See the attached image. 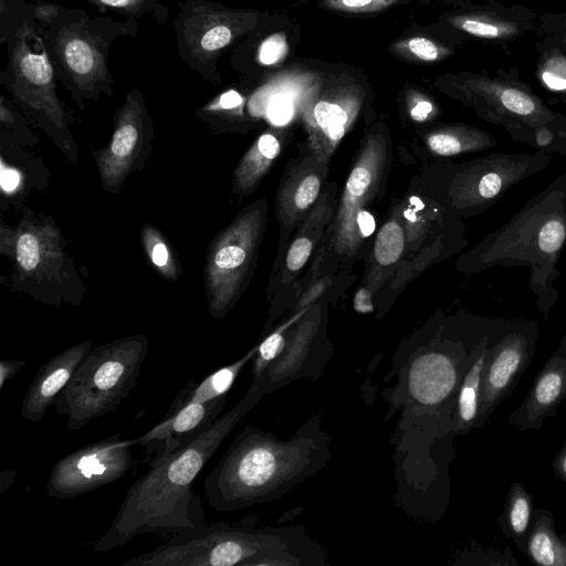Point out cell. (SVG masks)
Listing matches in <instances>:
<instances>
[{"label": "cell", "instance_id": "1", "mask_svg": "<svg viewBox=\"0 0 566 566\" xmlns=\"http://www.w3.org/2000/svg\"><path fill=\"white\" fill-rule=\"evenodd\" d=\"M265 395L252 381L245 395L196 439L151 459L149 470L130 485L109 528L95 542L94 551L118 548L146 533L169 537L205 522L203 505L192 483L240 420Z\"/></svg>", "mask_w": 566, "mask_h": 566}, {"label": "cell", "instance_id": "2", "mask_svg": "<svg viewBox=\"0 0 566 566\" xmlns=\"http://www.w3.org/2000/svg\"><path fill=\"white\" fill-rule=\"evenodd\" d=\"M331 443L319 415H312L287 440L248 424L206 476L205 499L219 513L280 499L325 468Z\"/></svg>", "mask_w": 566, "mask_h": 566}, {"label": "cell", "instance_id": "3", "mask_svg": "<svg viewBox=\"0 0 566 566\" xmlns=\"http://www.w3.org/2000/svg\"><path fill=\"white\" fill-rule=\"evenodd\" d=\"M565 245L566 171L460 256L457 266L470 275L494 266L527 268L528 287L546 321L559 297L555 282L560 277L558 261Z\"/></svg>", "mask_w": 566, "mask_h": 566}, {"label": "cell", "instance_id": "4", "mask_svg": "<svg viewBox=\"0 0 566 566\" xmlns=\"http://www.w3.org/2000/svg\"><path fill=\"white\" fill-rule=\"evenodd\" d=\"M323 547L304 526L259 527L256 517L237 524L206 521L182 530L122 566H323Z\"/></svg>", "mask_w": 566, "mask_h": 566}, {"label": "cell", "instance_id": "5", "mask_svg": "<svg viewBox=\"0 0 566 566\" xmlns=\"http://www.w3.org/2000/svg\"><path fill=\"white\" fill-rule=\"evenodd\" d=\"M444 90L476 116L501 126L517 143L549 155L566 156V116L549 108L520 78L517 67L462 72L444 80Z\"/></svg>", "mask_w": 566, "mask_h": 566}, {"label": "cell", "instance_id": "6", "mask_svg": "<svg viewBox=\"0 0 566 566\" xmlns=\"http://www.w3.org/2000/svg\"><path fill=\"white\" fill-rule=\"evenodd\" d=\"M390 161L389 134L386 128L375 127L365 134L354 157L335 216L313 265L317 273L321 269L332 272L349 266L358 255L365 239L375 229L367 207L385 190Z\"/></svg>", "mask_w": 566, "mask_h": 566}, {"label": "cell", "instance_id": "7", "mask_svg": "<svg viewBox=\"0 0 566 566\" xmlns=\"http://www.w3.org/2000/svg\"><path fill=\"white\" fill-rule=\"evenodd\" d=\"M145 335L96 345L84 358L53 406L66 416L65 428L78 430L115 410L135 388L148 352Z\"/></svg>", "mask_w": 566, "mask_h": 566}, {"label": "cell", "instance_id": "8", "mask_svg": "<svg viewBox=\"0 0 566 566\" xmlns=\"http://www.w3.org/2000/svg\"><path fill=\"white\" fill-rule=\"evenodd\" d=\"M493 322L478 317L465 335L452 336L447 329L418 350L402 380L403 399L411 402L412 410L437 413L451 426L462 379Z\"/></svg>", "mask_w": 566, "mask_h": 566}, {"label": "cell", "instance_id": "9", "mask_svg": "<svg viewBox=\"0 0 566 566\" xmlns=\"http://www.w3.org/2000/svg\"><path fill=\"white\" fill-rule=\"evenodd\" d=\"M268 202L247 207L211 242L205 266L209 313L222 318L237 303L253 274L265 231Z\"/></svg>", "mask_w": 566, "mask_h": 566}, {"label": "cell", "instance_id": "10", "mask_svg": "<svg viewBox=\"0 0 566 566\" xmlns=\"http://www.w3.org/2000/svg\"><path fill=\"white\" fill-rule=\"evenodd\" d=\"M552 155L536 150L493 153L461 165H451L443 191L444 207L455 217L480 214L514 185L549 166Z\"/></svg>", "mask_w": 566, "mask_h": 566}, {"label": "cell", "instance_id": "11", "mask_svg": "<svg viewBox=\"0 0 566 566\" xmlns=\"http://www.w3.org/2000/svg\"><path fill=\"white\" fill-rule=\"evenodd\" d=\"M541 327L535 321L502 319L485 358L480 400L483 426L499 405L515 389L535 354Z\"/></svg>", "mask_w": 566, "mask_h": 566}, {"label": "cell", "instance_id": "12", "mask_svg": "<svg viewBox=\"0 0 566 566\" xmlns=\"http://www.w3.org/2000/svg\"><path fill=\"white\" fill-rule=\"evenodd\" d=\"M133 439L122 440L120 433H114L69 453L53 465L48 495L74 499L122 479L133 465Z\"/></svg>", "mask_w": 566, "mask_h": 566}, {"label": "cell", "instance_id": "13", "mask_svg": "<svg viewBox=\"0 0 566 566\" xmlns=\"http://www.w3.org/2000/svg\"><path fill=\"white\" fill-rule=\"evenodd\" d=\"M322 304H313L291 327L285 346L258 382L268 394L302 378L317 380L333 355Z\"/></svg>", "mask_w": 566, "mask_h": 566}, {"label": "cell", "instance_id": "14", "mask_svg": "<svg viewBox=\"0 0 566 566\" xmlns=\"http://www.w3.org/2000/svg\"><path fill=\"white\" fill-rule=\"evenodd\" d=\"M328 165L306 142L300 145L298 155L286 164L275 196L280 248L274 269L279 263L280 270L293 230L301 224L326 187Z\"/></svg>", "mask_w": 566, "mask_h": 566}, {"label": "cell", "instance_id": "15", "mask_svg": "<svg viewBox=\"0 0 566 566\" xmlns=\"http://www.w3.org/2000/svg\"><path fill=\"white\" fill-rule=\"evenodd\" d=\"M538 15L524 4L488 0L484 3L465 2L446 20L463 38L504 46L535 35Z\"/></svg>", "mask_w": 566, "mask_h": 566}, {"label": "cell", "instance_id": "16", "mask_svg": "<svg viewBox=\"0 0 566 566\" xmlns=\"http://www.w3.org/2000/svg\"><path fill=\"white\" fill-rule=\"evenodd\" d=\"M566 400V333L534 377L526 397L506 421L521 431L539 430Z\"/></svg>", "mask_w": 566, "mask_h": 566}, {"label": "cell", "instance_id": "17", "mask_svg": "<svg viewBox=\"0 0 566 566\" xmlns=\"http://www.w3.org/2000/svg\"><path fill=\"white\" fill-rule=\"evenodd\" d=\"M227 397L186 405L171 415H165L149 431L133 439L134 446H143L146 450L143 462L171 453L196 439L220 417Z\"/></svg>", "mask_w": 566, "mask_h": 566}, {"label": "cell", "instance_id": "18", "mask_svg": "<svg viewBox=\"0 0 566 566\" xmlns=\"http://www.w3.org/2000/svg\"><path fill=\"white\" fill-rule=\"evenodd\" d=\"M93 347L91 340L75 344L39 368L22 400L20 413L23 419L36 422L45 416L56 395L66 386Z\"/></svg>", "mask_w": 566, "mask_h": 566}, {"label": "cell", "instance_id": "19", "mask_svg": "<svg viewBox=\"0 0 566 566\" xmlns=\"http://www.w3.org/2000/svg\"><path fill=\"white\" fill-rule=\"evenodd\" d=\"M359 111L356 97L319 98L304 111L306 143L323 160H331L340 140L349 132Z\"/></svg>", "mask_w": 566, "mask_h": 566}, {"label": "cell", "instance_id": "20", "mask_svg": "<svg viewBox=\"0 0 566 566\" xmlns=\"http://www.w3.org/2000/svg\"><path fill=\"white\" fill-rule=\"evenodd\" d=\"M337 185H326L318 200L296 229L279 272V287L290 284L308 262L316 245L322 242L336 211Z\"/></svg>", "mask_w": 566, "mask_h": 566}, {"label": "cell", "instance_id": "21", "mask_svg": "<svg viewBox=\"0 0 566 566\" xmlns=\"http://www.w3.org/2000/svg\"><path fill=\"white\" fill-rule=\"evenodd\" d=\"M148 142L143 127L134 119H124L116 127L112 140L97 155V166L104 187L116 192L127 175L142 159Z\"/></svg>", "mask_w": 566, "mask_h": 566}, {"label": "cell", "instance_id": "22", "mask_svg": "<svg viewBox=\"0 0 566 566\" xmlns=\"http://www.w3.org/2000/svg\"><path fill=\"white\" fill-rule=\"evenodd\" d=\"M287 139L283 128L263 132L243 155L233 171V191L240 200L252 193L281 156Z\"/></svg>", "mask_w": 566, "mask_h": 566}, {"label": "cell", "instance_id": "23", "mask_svg": "<svg viewBox=\"0 0 566 566\" xmlns=\"http://www.w3.org/2000/svg\"><path fill=\"white\" fill-rule=\"evenodd\" d=\"M502 319L503 318H494L492 326L481 338L478 354L462 379L457 396L450 433L455 436L465 434L481 427L480 400L482 371L490 343Z\"/></svg>", "mask_w": 566, "mask_h": 566}, {"label": "cell", "instance_id": "24", "mask_svg": "<svg viewBox=\"0 0 566 566\" xmlns=\"http://www.w3.org/2000/svg\"><path fill=\"white\" fill-rule=\"evenodd\" d=\"M406 240L402 208L396 207L375 239L373 265L367 276V287L373 293L381 286L387 275L400 261L407 243Z\"/></svg>", "mask_w": 566, "mask_h": 566}, {"label": "cell", "instance_id": "25", "mask_svg": "<svg viewBox=\"0 0 566 566\" xmlns=\"http://www.w3.org/2000/svg\"><path fill=\"white\" fill-rule=\"evenodd\" d=\"M429 151L440 157L484 151L496 147L497 140L488 132L467 124H448L424 135Z\"/></svg>", "mask_w": 566, "mask_h": 566}, {"label": "cell", "instance_id": "26", "mask_svg": "<svg viewBox=\"0 0 566 566\" xmlns=\"http://www.w3.org/2000/svg\"><path fill=\"white\" fill-rule=\"evenodd\" d=\"M256 349L258 344L239 359L217 369L200 381H190L177 394L166 415H171L189 403L207 402L228 396L243 367L254 358Z\"/></svg>", "mask_w": 566, "mask_h": 566}, {"label": "cell", "instance_id": "27", "mask_svg": "<svg viewBox=\"0 0 566 566\" xmlns=\"http://www.w3.org/2000/svg\"><path fill=\"white\" fill-rule=\"evenodd\" d=\"M524 554L537 565L566 566V534L557 533L549 510H534Z\"/></svg>", "mask_w": 566, "mask_h": 566}, {"label": "cell", "instance_id": "28", "mask_svg": "<svg viewBox=\"0 0 566 566\" xmlns=\"http://www.w3.org/2000/svg\"><path fill=\"white\" fill-rule=\"evenodd\" d=\"M534 510V496L524 484L513 483L506 493L499 524L503 536L512 541L516 549L523 554Z\"/></svg>", "mask_w": 566, "mask_h": 566}, {"label": "cell", "instance_id": "29", "mask_svg": "<svg viewBox=\"0 0 566 566\" xmlns=\"http://www.w3.org/2000/svg\"><path fill=\"white\" fill-rule=\"evenodd\" d=\"M54 253L53 234L23 227L17 237L14 244L15 262L20 271L25 274L36 273L46 265Z\"/></svg>", "mask_w": 566, "mask_h": 566}, {"label": "cell", "instance_id": "30", "mask_svg": "<svg viewBox=\"0 0 566 566\" xmlns=\"http://www.w3.org/2000/svg\"><path fill=\"white\" fill-rule=\"evenodd\" d=\"M310 307L293 312L292 315L280 326L269 332V334L258 344V349L252 359V381H258L271 363L283 350L291 327L306 313Z\"/></svg>", "mask_w": 566, "mask_h": 566}, {"label": "cell", "instance_id": "31", "mask_svg": "<svg viewBox=\"0 0 566 566\" xmlns=\"http://www.w3.org/2000/svg\"><path fill=\"white\" fill-rule=\"evenodd\" d=\"M538 61L536 76L548 91L558 95L566 103V54L548 48L537 49Z\"/></svg>", "mask_w": 566, "mask_h": 566}, {"label": "cell", "instance_id": "32", "mask_svg": "<svg viewBox=\"0 0 566 566\" xmlns=\"http://www.w3.org/2000/svg\"><path fill=\"white\" fill-rule=\"evenodd\" d=\"M143 244L153 265L169 280L178 276L175 258L160 232L151 226H145L142 233Z\"/></svg>", "mask_w": 566, "mask_h": 566}, {"label": "cell", "instance_id": "33", "mask_svg": "<svg viewBox=\"0 0 566 566\" xmlns=\"http://www.w3.org/2000/svg\"><path fill=\"white\" fill-rule=\"evenodd\" d=\"M535 35V49L553 48L566 54V11L539 14Z\"/></svg>", "mask_w": 566, "mask_h": 566}, {"label": "cell", "instance_id": "34", "mask_svg": "<svg viewBox=\"0 0 566 566\" xmlns=\"http://www.w3.org/2000/svg\"><path fill=\"white\" fill-rule=\"evenodd\" d=\"M69 66L76 73L86 74L94 65V56L88 44L82 40H73L65 48Z\"/></svg>", "mask_w": 566, "mask_h": 566}, {"label": "cell", "instance_id": "35", "mask_svg": "<svg viewBox=\"0 0 566 566\" xmlns=\"http://www.w3.org/2000/svg\"><path fill=\"white\" fill-rule=\"evenodd\" d=\"M20 65L24 76L36 85H44L52 78V67L44 54H28Z\"/></svg>", "mask_w": 566, "mask_h": 566}, {"label": "cell", "instance_id": "36", "mask_svg": "<svg viewBox=\"0 0 566 566\" xmlns=\"http://www.w3.org/2000/svg\"><path fill=\"white\" fill-rule=\"evenodd\" d=\"M407 46L416 57L427 62L437 61L450 54V50L446 49L444 46H440L433 41L422 36L410 39L407 43Z\"/></svg>", "mask_w": 566, "mask_h": 566}, {"label": "cell", "instance_id": "37", "mask_svg": "<svg viewBox=\"0 0 566 566\" xmlns=\"http://www.w3.org/2000/svg\"><path fill=\"white\" fill-rule=\"evenodd\" d=\"M397 0H326L333 9L350 12L375 11L390 6Z\"/></svg>", "mask_w": 566, "mask_h": 566}, {"label": "cell", "instance_id": "38", "mask_svg": "<svg viewBox=\"0 0 566 566\" xmlns=\"http://www.w3.org/2000/svg\"><path fill=\"white\" fill-rule=\"evenodd\" d=\"M286 52V43L282 35L275 34L265 40L260 49V60L264 64L277 62Z\"/></svg>", "mask_w": 566, "mask_h": 566}, {"label": "cell", "instance_id": "39", "mask_svg": "<svg viewBox=\"0 0 566 566\" xmlns=\"http://www.w3.org/2000/svg\"><path fill=\"white\" fill-rule=\"evenodd\" d=\"M293 114L291 101L284 95L274 96L269 105V118L275 125H285Z\"/></svg>", "mask_w": 566, "mask_h": 566}, {"label": "cell", "instance_id": "40", "mask_svg": "<svg viewBox=\"0 0 566 566\" xmlns=\"http://www.w3.org/2000/svg\"><path fill=\"white\" fill-rule=\"evenodd\" d=\"M231 40V31L224 25H218L205 33L201 46L207 51H214L227 45Z\"/></svg>", "mask_w": 566, "mask_h": 566}, {"label": "cell", "instance_id": "41", "mask_svg": "<svg viewBox=\"0 0 566 566\" xmlns=\"http://www.w3.org/2000/svg\"><path fill=\"white\" fill-rule=\"evenodd\" d=\"M28 364V359L17 360L8 359L0 360V390L15 377L20 369Z\"/></svg>", "mask_w": 566, "mask_h": 566}, {"label": "cell", "instance_id": "42", "mask_svg": "<svg viewBox=\"0 0 566 566\" xmlns=\"http://www.w3.org/2000/svg\"><path fill=\"white\" fill-rule=\"evenodd\" d=\"M373 292L367 287H360L354 295L353 307L359 314H368L374 312V303L371 300Z\"/></svg>", "mask_w": 566, "mask_h": 566}, {"label": "cell", "instance_id": "43", "mask_svg": "<svg viewBox=\"0 0 566 566\" xmlns=\"http://www.w3.org/2000/svg\"><path fill=\"white\" fill-rule=\"evenodd\" d=\"M21 181L20 174L18 170L7 167L2 161L0 172V184L4 192L11 193L19 187Z\"/></svg>", "mask_w": 566, "mask_h": 566}, {"label": "cell", "instance_id": "44", "mask_svg": "<svg viewBox=\"0 0 566 566\" xmlns=\"http://www.w3.org/2000/svg\"><path fill=\"white\" fill-rule=\"evenodd\" d=\"M552 467L556 479L566 484V440L554 457Z\"/></svg>", "mask_w": 566, "mask_h": 566}, {"label": "cell", "instance_id": "45", "mask_svg": "<svg viewBox=\"0 0 566 566\" xmlns=\"http://www.w3.org/2000/svg\"><path fill=\"white\" fill-rule=\"evenodd\" d=\"M433 112V105L426 99H421L417 102L410 108V117L416 122H424L427 120Z\"/></svg>", "mask_w": 566, "mask_h": 566}, {"label": "cell", "instance_id": "46", "mask_svg": "<svg viewBox=\"0 0 566 566\" xmlns=\"http://www.w3.org/2000/svg\"><path fill=\"white\" fill-rule=\"evenodd\" d=\"M242 103V97L235 91H229L221 95L220 105L226 109L235 108Z\"/></svg>", "mask_w": 566, "mask_h": 566}, {"label": "cell", "instance_id": "47", "mask_svg": "<svg viewBox=\"0 0 566 566\" xmlns=\"http://www.w3.org/2000/svg\"><path fill=\"white\" fill-rule=\"evenodd\" d=\"M15 474V470H6L0 473V493H3L8 488H10Z\"/></svg>", "mask_w": 566, "mask_h": 566}, {"label": "cell", "instance_id": "48", "mask_svg": "<svg viewBox=\"0 0 566 566\" xmlns=\"http://www.w3.org/2000/svg\"><path fill=\"white\" fill-rule=\"evenodd\" d=\"M103 3L112 7H124L129 3L130 0H101Z\"/></svg>", "mask_w": 566, "mask_h": 566}]
</instances>
